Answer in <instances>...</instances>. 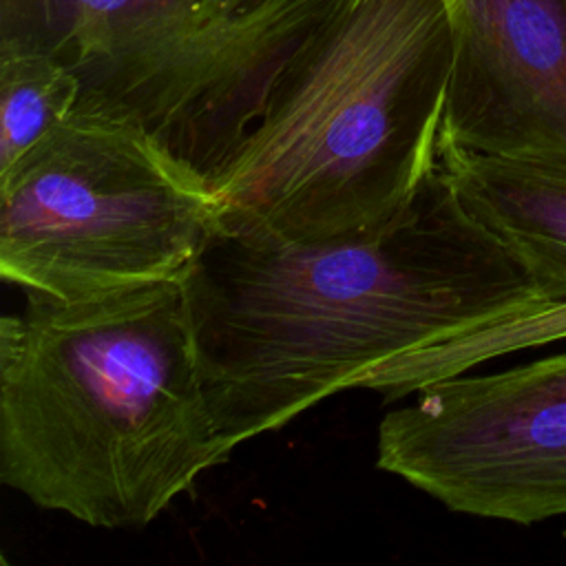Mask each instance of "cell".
Masks as SVG:
<instances>
[{
	"mask_svg": "<svg viewBox=\"0 0 566 566\" xmlns=\"http://www.w3.org/2000/svg\"><path fill=\"white\" fill-rule=\"evenodd\" d=\"M0 318V482L95 528H144L228 462L186 279Z\"/></svg>",
	"mask_w": 566,
	"mask_h": 566,
	"instance_id": "obj_2",
	"label": "cell"
},
{
	"mask_svg": "<svg viewBox=\"0 0 566 566\" xmlns=\"http://www.w3.org/2000/svg\"><path fill=\"white\" fill-rule=\"evenodd\" d=\"M451 75L442 137L566 166V0H444Z\"/></svg>",
	"mask_w": 566,
	"mask_h": 566,
	"instance_id": "obj_7",
	"label": "cell"
},
{
	"mask_svg": "<svg viewBox=\"0 0 566 566\" xmlns=\"http://www.w3.org/2000/svg\"><path fill=\"white\" fill-rule=\"evenodd\" d=\"M80 95V77L66 62L46 53H0V172L69 119Z\"/></svg>",
	"mask_w": 566,
	"mask_h": 566,
	"instance_id": "obj_10",
	"label": "cell"
},
{
	"mask_svg": "<svg viewBox=\"0 0 566 566\" xmlns=\"http://www.w3.org/2000/svg\"><path fill=\"white\" fill-rule=\"evenodd\" d=\"M332 0H179L71 69L77 104L124 115L210 177Z\"/></svg>",
	"mask_w": 566,
	"mask_h": 566,
	"instance_id": "obj_5",
	"label": "cell"
},
{
	"mask_svg": "<svg viewBox=\"0 0 566 566\" xmlns=\"http://www.w3.org/2000/svg\"><path fill=\"white\" fill-rule=\"evenodd\" d=\"M179 0H0V53H46L69 66Z\"/></svg>",
	"mask_w": 566,
	"mask_h": 566,
	"instance_id": "obj_9",
	"label": "cell"
},
{
	"mask_svg": "<svg viewBox=\"0 0 566 566\" xmlns=\"http://www.w3.org/2000/svg\"><path fill=\"white\" fill-rule=\"evenodd\" d=\"M219 230L208 177L137 122L77 104L0 172V274L86 298L186 279Z\"/></svg>",
	"mask_w": 566,
	"mask_h": 566,
	"instance_id": "obj_4",
	"label": "cell"
},
{
	"mask_svg": "<svg viewBox=\"0 0 566 566\" xmlns=\"http://www.w3.org/2000/svg\"><path fill=\"white\" fill-rule=\"evenodd\" d=\"M186 287L230 451L347 389L398 402L458 376L469 338L548 303L440 161L380 228L318 241L217 230Z\"/></svg>",
	"mask_w": 566,
	"mask_h": 566,
	"instance_id": "obj_1",
	"label": "cell"
},
{
	"mask_svg": "<svg viewBox=\"0 0 566 566\" xmlns=\"http://www.w3.org/2000/svg\"><path fill=\"white\" fill-rule=\"evenodd\" d=\"M438 161L464 206L526 263L546 301L566 298V166L484 155L442 135Z\"/></svg>",
	"mask_w": 566,
	"mask_h": 566,
	"instance_id": "obj_8",
	"label": "cell"
},
{
	"mask_svg": "<svg viewBox=\"0 0 566 566\" xmlns=\"http://www.w3.org/2000/svg\"><path fill=\"white\" fill-rule=\"evenodd\" d=\"M376 464L453 513L564 517L566 354L422 387L380 420Z\"/></svg>",
	"mask_w": 566,
	"mask_h": 566,
	"instance_id": "obj_6",
	"label": "cell"
},
{
	"mask_svg": "<svg viewBox=\"0 0 566 566\" xmlns=\"http://www.w3.org/2000/svg\"><path fill=\"white\" fill-rule=\"evenodd\" d=\"M451 57L444 0H332L210 177L219 230L318 241L396 219L438 168Z\"/></svg>",
	"mask_w": 566,
	"mask_h": 566,
	"instance_id": "obj_3",
	"label": "cell"
}]
</instances>
